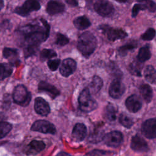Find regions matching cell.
Returning a JSON list of instances; mask_svg holds the SVG:
<instances>
[{"label": "cell", "mask_w": 156, "mask_h": 156, "mask_svg": "<svg viewBox=\"0 0 156 156\" xmlns=\"http://www.w3.org/2000/svg\"><path fill=\"white\" fill-rule=\"evenodd\" d=\"M137 46H138V44H137V43L136 41H131L129 43H127L125 44L124 45L120 46L118 49V54L121 56L124 57L127 54V52L129 51L134 49L135 48H136L137 47Z\"/></svg>", "instance_id": "31"}, {"label": "cell", "mask_w": 156, "mask_h": 156, "mask_svg": "<svg viewBox=\"0 0 156 156\" xmlns=\"http://www.w3.org/2000/svg\"><path fill=\"white\" fill-rule=\"evenodd\" d=\"M119 123L126 128H130L133 125V121L132 118L125 114H121L119 117Z\"/></svg>", "instance_id": "34"}, {"label": "cell", "mask_w": 156, "mask_h": 156, "mask_svg": "<svg viewBox=\"0 0 156 156\" xmlns=\"http://www.w3.org/2000/svg\"><path fill=\"white\" fill-rule=\"evenodd\" d=\"M65 1L70 5L72 6H77L78 5V2L77 0H65Z\"/></svg>", "instance_id": "41"}, {"label": "cell", "mask_w": 156, "mask_h": 156, "mask_svg": "<svg viewBox=\"0 0 156 156\" xmlns=\"http://www.w3.org/2000/svg\"><path fill=\"white\" fill-rule=\"evenodd\" d=\"M30 130L35 132L53 135L56 133V129L54 125L49 121L44 119L35 121L31 126Z\"/></svg>", "instance_id": "8"}, {"label": "cell", "mask_w": 156, "mask_h": 156, "mask_svg": "<svg viewBox=\"0 0 156 156\" xmlns=\"http://www.w3.org/2000/svg\"><path fill=\"white\" fill-rule=\"evenodd\" d=\"M13 72L12 65L10 63H0V80L9 77Z\"/></svg>", "instance_id": "30"}, {"label": "cell", "mask_w": 156, "mask_h": 156, "mask_svg": "<svg viewBox=\"0 0 156 156\" xmlns=\"http://www.w3.org/2000/svg\"><path fill=\"white\" fill-rule=\"evenodd\" d=\"M49 31V24L44 19L41 18L39 22L22 26L18 29V32L23 37L24 48H39V45L48 39Z\"/></svg>", "instance_id": "1"}, {"label": "cell", "mask_w": 156, "mask_h": 156, "mask_svg": "<svg viewBox=\"0 0 156 156\" xmlns=\"http://www.w3.org/2000/svg\"><path fill=\"white\" fill-rule=\"evenodd\" d=\"M96 46L97 40L90 32H85L79 37L77 47L83 56H90L94 51Z\"/></svg>", "instance_id": "2"}, {"label": "cell", "mask_w": 156, "mask_h": 156, "mask_svg": "<svg viewBox=\"0 0 156 156\" xmlns=\"http://www.w3.org/2000/svg\"><path fill=\"white\" fill-rule=\"evenodd\" d=\"M125 104L128 110L132 113L138 112L142 106L140 99L136 94H132L129 96L126 100Z\"/></svg>", "instance_id": "16"}, {"label": "cell", "mask_w": 156, "mask_h": 156, "mask_svg": "<svg viewBox=\"0 0 156 156\" xmlns=\"http://www.w3.org/2000/svg\"><path fill=\"white\" fill-rule=\"evenodd\" d=\"M151 57V52L150 51L149 44H145L140 49L137 55V59L140 62L143 63L150 59Z\"/></svg>", "instance_id": "27"}, {"label": "cell", "mask_w": 156, "mask_h": 156, "mask_svg": "<svg viewBox=\"0 0 156 156\" xmlns=\"http://www.w3.org/2000/svg\"><path fill=\"white\" fill-rule=\"evenodd\" d=\"M34 109L37 114L41 116H47L51 112L49 104L41 97L35 98L34 102Z\"/></svg>", "instance_id": "14"}, {"label": "cell", "mask_w": 156, "mask_h": 156, "mask_svg": "<svg viewBox=\"0 0 156 156\" xmlns=\"http://www.w3.org/2000/svg\"><path fill=\"white\" fill-rule=\"evenodd\" d=\"M117 108L112 104H108L105 108L104 115L105 119L108 122H113L117 117Z\"/></svg>", "instance_id": "22"}, {"label": "cell", "mask_w": 156, "mask_h": 156, "mask_svg": "<svg viewBox=\"0 0 156 156\" xmlns=\"http://www.w3.org/2000/svg\"><path fill=\"white\" fill-rule=\"evenodd\" d=\"M38 89L40 91L46 93L53 99L60 94L59 90L55 87L43 80L38 83Z\"/></svg>", "instance_id": "18"}, {"label": "cell", "mask_w": 156, "mask_h": 156, "mask_svg": "<svg viewBox=\"0 0 156 156\" xmlns=\"http://www.w3.org/2000/svg\"><path fill=\"white\" fill-rule=\"evenodd\" d=\"M146 9H147V7L144 4H142V3L135 4L133 6V8L132 10V16L133 18H135V16H137L138 12L140 10H144Z\"/></svg>", "instance_id": "39"}, {"label": "cell", "mask_w": 156, "mask_h": 156, "mask_svg": "<svg viewBox=\"0 0 156 156\" xmlns=\"http://www.w3.org/2000/svg\"><path fill=\"white\" fill-rule=\"evenodd\" d=\"M141 132L144 136L147 138H156V118H151L145 121L141 126Z\"/></svg>", "instance_id": "11"}, {"label": "cell", "mask_w": 156, "mask_h": 156, "mask_svg": "<svg viewBox=\"0 0 156 156\" xmlns=\"http://www.w3.org/2000/svg\"><path fill=\"white\" fill-rule=\"evenodd\" d=\"M94 9L102 17H109L115 12L113 5L108 0H98L94 4Z\"/></svg>", "instance_id": "6"}, {"label": "cell", "mask_w": 156, "mask_h": 156, "mask_svg": "<svg viewBox=\"0 0 156 156\" xmlns=\"http://www.w3.org/2000/svg\"><path fill=\"white\" fill-rule=\"evenodd\" d=\"M3 57L5 58L9 59L10 63L13 66L14 65H17V62L19 60L17 59L18 56V51L16 49L9 48H4L2 51Z\"/></svg>", "instance_id": "21"}, {"label": "cell", "mask_w": 156, "mask_h": 156, "mask_svg": "<svg viewBox=\"0 0 156 156\" xmlns=\"http://www.w3.org/2000/svg\"><path fill=\"white\" fill-rule=\"evenodd\" d=\"M104 135V132L101 127L96 126L90 132L88 140L90 143H98L103 140Z\"/></svg>", "instance_id": "20"}, {"label": "cell", "mask_w": 156, "mask_h": 156, "mask_svg": "<svg viewBox=\"0 0 156 156\" xmlns=\"http://www.w3.org/2000/svg\"><path fill=\"white\" fill-rule=\"evenodd\" d=\"M140 3L144 4L151 12H155L156 11V3L152 0H136Z\"/></svg>", "instance_id": "37"}, {"label": "cell", "mask_w": 156, "mask_h": 156, "mask_svg": "<svg viewBox=\"0 0 156 156\" xmlns=\"http://www.w3.org/2000/svg\"><path fill=\"white\" fill-rule=\"evenodd\" d=\"M65 5L59 1L51 0L49 1L46 6V12L50 15L62 13L65 11Z\"/></svg>", "instance_id": "19"}, {"label": "cell", "mask_w": 156, "mask_h": 156, "mask_svg": "<svg viewBox=\"0 0 156 156\" xmlns=\"http://www.w3.org/2000/svg\"><path fill=\"white\" fill-rule=\"evenodd\" d=\"M87 133V127L83 123L78 122L75 124L73 127L72 133H71V138L73 141L76 142H80L83 141Z\"/></svg>", "instance_id": "12"}, {"label": "cell", "mask_w": 156, "mask_h": 156, "mask_svg": "<svg viewBox=\"0 0 156 156\" xmlns=\"http://www.w3.org/2000/svg\"><path fill=\"white\" fill-rule=\"evenodd\" d=\"M140 93L143 99L147 103H149L152 98V90L148 84H143L140 87Z\"/></svg>", "instance_id": "26"}, {"label": "cell", "mask_w": 156, "mask_h": 156, "mask_svg": "<svg viewBox=\"0 0 156 156\" xmlns=\"http://www.w3.org/2000/svg\"><path fill=\"white\" fill-rule=\"evenodd\" d=\"M115 1L119 3H125V2H127L129 0H115Z\"/></svg>", "instance_id": "44"}, {"label": "cell", "mask_w": 156, "mask_h": 156, "mask_svg": "<svg viewBox=\"0 0 156 156\" xmlns=\"http://www.w3.org/2000/svg\"><path fill=\"white\" fill-rule=\"evenodd\" d=\"M73 24L79 30H84L91 26V22L86 16H80L75 18Z\"/></svg>", "instance_id": "25"}, {"label": "cell", "mask_w": 156, "mask_h": 156, "mask_svg": "<svg viewBox=\"0 0 156 156\" xmlns=\"http://www.w3.org/2000/svg\"><path fill=\"white\" fill-rule=\"evenodd\" d=\"M130 147L133 151L137 152H145L149 149L146 141L138 135L132 137L130 143Z\"/></svg>", "instance_id": "17"}, {"label": "cell", "mask_w": 156, "mask_h": 156, "mask_svg": "<svg viewBox=\"0 0 156 156\" xmlns=\"http://www.w3.org/2000/svg\"><path fill=\"white\" fill-rule=\"evenodd\" d=\"M76 62L73 58H68L65 59L60 68V73L64 77H68L76 69Z\"/></svg>", "instance_id": "13"}, {"label": "cell", "mask_w": 156, "mask_h": 156, "mask_svg": "<svg viewBox=\"0 0 156 156\" xmlns=\"http://www.w3.org/2000/svg\"><path fill=\"white\" fill-rule=\"evenodd\" d=\"M60 63V59H58V58L52 59V60H49V61L48 62V66L50 69V70H51L52 71H54L58 68Z\"/></svg>", "instance_id": "40"}, {"label": "cell", "mask_w": 156, "mask_h": 156, "mask_svg": "<svg viewBox=\"0 0 156 156\" xmlns=\"http://www.w3.org/2000/svg\"><path fill=\"white\" fill-rule=\"evenodd\" d=\"M156 35V31L153 28H148L141 35V38L144 41H150L154 38Z\"/></svg>", "instance_id": "35"}, {"label": "cell", "mask_w": 156, "mask_h": 156, "mask_svg": "<svg viewBox=\"0 0 156 156\" xmlns=\"http://www.w3.org/2000/svg\"><path fill=\"white\" fill-rule=\"evenodd\" d=\"M31 98L30 93L27 91L23 85H18L13 90L12 93L13 101L15 104L20 106H27L30 102Z\"/></svg>", "instance_id": "4"}, {"label": "cell", "mask_w": 156, "mask_h": 156, "mask_svg": "<svg viewBox=\"0 0 156 156\" xmlns=\"http://www.w3.org/2000/svg\"><path fill=\"white\" fill-rule=\"evenodd\" d=\"M108 70L112 76H114V79H121L122 76V73L118 68V66L113 62H111L108 65Z\"/></svg>", "instance_id": "33"}, {"label": "cell", "mask_w": 156, "mask_h": 156, "mask_svg": "<svg viewBox=\"0 0 156 156\" xmlns=\"http://www.w3.org/2000/svg\"><path fill=\"white\" fill-rule=\"evenodd\" d=\"M4 7V1L0 0V10L3 8Z\"/></svg>", "instance_id": "43"}, {"label": "cell", "mask_w": 156, "mask_h": 156, "mask_svg": "<svg viewBox=\"0 0 156 156\" xmlns=\"http://www.w3.org/2000/svg\"><path fill=\"white\" fill-rule=\"evenodd\" d=\"M122 140V134L119 131H112L105 134L103 138V141L106 145L113 147H117L120 146Z\"/></svg>", "instance_id": "9"}, {"label": "cell", "mask_w": 156, "mask_h": 156, "mask_svg": "<svg viewBox=\"0 0 156 156\" xmlns=\"http://www.w3.org/2000/svg\"><path fill=\"white\" fill-rule=\"evenodd\" d=\"M69 43V39L64 35L60 33H57L56 35L55 43L60 46H65Z\"/></svg>", "instance_id": "38"}, {"label": "cell", "mask_w": 156, "mask_h": 156, "mask_svg": "<svg viewBox=\"0 0 156 156\" xmlns=\"http://www.w3.org/2000/svg\"><path fill=\"white\" fill-rule=\"evenodd\" d=\"M99 29L106 35L108 40L112 41L123 39L127 37V34L122 29L113 28L107 24L100 25Z\"/></svg>", "instance_id": "5"}, {"label": "cell", "mask_w": 156, "mask_h": 156, "mask_svg": "<svg viewBox=\"0 0 156 156\" xmlns=\"http://www.w3.org/2000/svg\"><path fill=\"white\" fill-rule=\"evenodd\" d=\"M45 147L46 144L43 141L34 140L26 146L25 152L27 155H34L42 151Z\"/></svg>", "instance_id": "15"}, {"label": "cell", "mask_w": 156, "mask_h": 156, "mask_svg": "<svg viewBox=\"0 0 156 156\" xmlns=\"http://www.w3.org/2000/svg\"><path fill=\"white\" fill-rule=\"evenodd\" d=\"M55 156H71L69 154L65 152H58Z\"/></svg>", "instance_id": "42"}, {"label": "cell", "mask_w": 156, "mask_h": 156, "mask_svg": "<svg viewBox=\"0 0 156 156\" xmlns=\"http://www.w3.org/2000/svg\"><path fill=\"white\" fill-rule=\"evenodd\" d=\"M5 115L0 113V139L5 137L12 129V125L5 121Z\"/></svg>", "instance_id": "24"}, {"label": "cell", "mask_w": 156, "mask_h": 156, "mask_svg": "<svg viewBox=\"0 0 156 156\" xmlns=\"http://www.w3.org/2000/svg\"><path fill=\"white\" fill-rule=\"evenodd\" d=\"M40 7V4L37 0H27L23 5L16 7L14 13L25 17L28 16L31 12L38 10Z\"/></svg>", "instance_id": "7"}, {"label": "cell", "mask_w": 156, "mask_h": 156, "mask_svg": "<svg viewBox=\"0 0 156 156\" xmlns=\"http://www.w3.org/2000/svg\"><path fill=\"white\" fill-rule=\"evenodd\" d=\"M144 76L147 82L152 84H156V69L152 65H147L144 71Z\"/></svg>", "instance_id": "29"}, {"label": "cell", "mask_w": 156, "mask_h": 156, "mask_svg": "<svg viewBox=\"0 0 156 156\" xmlns=\"http://www.w3.org/2000/svg\"><path fill=\"white\" fill-rule=\"evenodd\" d=\"M126 90L124 84L119 79H114L111 82L109 88V95L114 98L118 99L122 96Z\"/></svg>", "instance_id": "10"}, {"label": "cell", "mask_w": 156, "mask_h": 156, "mask_svg": "<svg viewBox=\"0 0 156 156\" xmlns=\"http://www.w3.org/2000/svg\"><path fill=\"white\" fill-rule=\"evenodd\" d=\"M103 86V81L102 79L98 76H94L92 80L88 85V89L90 93L96 94L99 92Z\"/></svg>", "instance_id": "23"}, {"label": "cell", "mask_w": 156, "mask_h": 156, "mask_svg": "<svg viewBox=\"0 0 156 156\" xmlns=\"http://www.w3.org/2000/svg\"><path fill=\"white\" fill-rule=\"evenodd\" d=\"M143 68L142 62H140L138 59L137 60H134L129 64L128 66V70L130 73L135 76H141V70Z\"/></svg>", "instance_id": "28"}, {"label": "cell", "mask_w": 156, "mask_h": 156, "mask_svg": "<svg viewBox=\"0 0 156 156\" xmlns=\"http://www.w3.org/2000/svg\"><path fill=\"white\" fill-rule=\"evenodd\" d=\"M113 152L104 150L99 149H94L87 154L84 156H112Z\"/></svg>", "instance_id": "36"}, {"label": "cell", "mask_w": 156, "mask_h": 156, "mask_svg": "<svg viewBox=\"0 0 156 156\" xmlns=\"http://www.w3.org/2000/svg\"><path fill=\"white\" fill-rule=\"evenodd\" d=\"M57 56V53L52 49H43L40 52V60L42 62L45 61L47 59H50L51 58Z\"/></svg>", "instance_id": "32"}, {"label": "cell", "mask_w": 156, "mask_h": 156, "mask_svg": "<svg viewBox=\"0 0 156 156\" xmlns=\"http://www.w3.org/2000/svg\"><path fill=\"white\" fill-rule=\"evenodd\" d=\"M78 102L80 110L85 113L91 112L98 107L96 101L91 97L88 88H84L80 92L78 98Z\"/></svg>", "instance_id": "3"}]
</instances>
